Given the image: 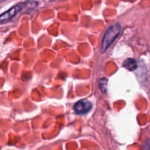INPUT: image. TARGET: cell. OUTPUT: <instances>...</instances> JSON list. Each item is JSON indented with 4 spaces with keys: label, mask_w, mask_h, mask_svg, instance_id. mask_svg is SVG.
I'll list each match as a JSON object with an SVG mask.
<instances>
[{
    "label": "cell",
    "mask_w": 150,
    "mask_h": 150,
    "mask_svg": "<svg viewBox=\"0 0 150 150\" xmlns=\"http://www.w3.org/2000/svg\"><path fill=\"white\" fill-rule=\"evenodd\" d=\"M121 27L119 23L113 24L106 31L101 42V52H105L106 50L114 42L121 33Z\"/></svg>",
    "instance_id": "cell-1"
},
{
    "label": "cell",
    "mask_w": 150,
    "mask_h": 150,
    "mask_svg": "<svg viewBox=\"0 0 150 150\" xmlns=\"http://www.w3.org/2000/svg\"><path fill=\"white\" fill-rule=\"evenodd\" d=\"M123 67L129 71H133L137 68L138 64H137V62L135 61V59L132 58H128L124 62Z\"/></svg>",
    "instance_id": "cell-4"
},
{
    "label": "cell",
    "mask_w": 150,
    "mask_h": 150,
    "mask_svg": "<svg viewBox=\"0 0 150 150\" xmlns=\"http://www.w3.org/2000/svg\"><path fill=\"white\" fill-rule=\"evenodd\" d=\"M107 80L106 79H104V78L100 79L99 83L100 89H101V92H104V93L106 92V90H107Z\"/></svg>",
    "instance_id": "cell-5"
},
{
    "label": "cell",
    "mask_w": 150,
    "mask_h": 150,
    "mask_svg": "<svg viewBox=\"0 0 150 150\" xmlns=\"http://www.w3.org/2000/svg\"><path fill=\"white\" fill-rule=\"evenodd\" d=\"M92 108V104L86 100H82L76 103L74 105V111L77 114H85L89 112Z\"/></svg>",
    "instance_id": "cell-3"
},
{
    "label": "cell",
    "mask_w": 150,
    "mask_h": 150,
    "mask_svg": "<svg viewBox=\"0 0 150 150\" xmlns=\"http://www.w3.org/2000/svg\"><path fill=\"white\" fill-rule=\"evenodd\" d=\"M24 4H19L0 15V22H6L14 18L23 9Z\"/></svg>",
    "instance_id": "cell-2"
},
{
    "label": "cell",
    "mask_w": 150,
    "mask_h": 150,
    "mask_svg": "<svg viewBox=\"0 0 150 150\" xmlns=\"http://www.w3.org/2000/svg\"><path fill=\"white\" fill-rule=\"evenodd\" d=\"M143 150H150V138L146 141L145 144L144 145Z\"/></svg>",
    "instance_id": "cell-6"
}]
</instances>
